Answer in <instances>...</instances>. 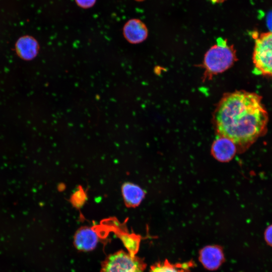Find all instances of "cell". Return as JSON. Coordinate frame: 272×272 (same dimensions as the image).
I'll return each instance as SVG.
<instances>
[{"instance_id": "cell-11", "label": "cell", "mask_w": 272, "mask_h": 272, "mask_svg": "<svg viewBox=\"0 0 272 272\" xmlns=\"http://www.w3.org/2000/svg\"><path fill=\"white\" fill-rule=\"evenodd\" d=\"M194 264L192 261L173 263L165 259L153 264L149 272H190Z\"/></svg>"}, {"instance_id": "cell-17", "label": "cell", "mask_w": 272, "mask_h": 272, "mask_svg": "<svg viewBox=\"0 0 272 272\" xmlns=\"http://www.w3.org/2000/svg\"><path fill=\"white\" fill-rule=\"evenodd\" d=\"M135 1H143L144 0H135Z\"/></svg>"}, {"instance_id": "cell-3", "label": "cell", "mask_w": 272, "mask_h": 272, "mask_svg": "<svg viewBox=\"0 0 272 272\" xmlns=\"http://www.w3.org/2000/svg\"><path fill=\"white\" fill-rule=\"evenodd\" d=\"M146 267L141 258L121 250L106 257L100 272H144Z\"/></svg>"}, {"instance_id": "cell-2", "label": "cell", "mask_w": 272, "mask_h": 272, "mask_svg": "<svg viewBox=\"0 0 272 272\" xmlns=\"http://www.w3.org/2000/svg\"><path fill=\"white\" fill-rule=\"evenodd\" d=\"M236 59L235 50L226 40L219 38L217 43L206 52L203 60L206 73L209 75L223 73L231 67Z\"/></svg>"}, {"instance_id": "cell-6", "label": "cell", "mask_w": 272, "mask_h": 272, "mask_svg": "<svg viewBox=\"0 0 272 272\" xmlns=\"http://www.w3.org/2000/svg\"><path fill=\"white\" fill-rule=\"evenodd\" d=\"M99 240L97 231L93 227L84 226L80 228L75 234L74 245L78 250L88 252L96 247Z\"/></svg>"}, {"instance_id": "cell-10", "label": "cell", "mask_w": 272, "mask_h": 272, "mask_svg": "<svg viewBox=\"0 0 272 272\" xmlns=\"http://www.w3.org/2000/svg\"><path fill=\"white\" fill-rule=\"evenodd\" d=\"M121 194L126 206L138 207L145 197V192L140 186L131 182H125L121 186Z\"/></svg>"}, {"instance_id": "cell-8", "label": "cell", "mask_w": 272, "mask_h": 272, "mask_svg": "<svg viewBox=\"0 0 272 272\" xmlns=\"http://www.w3.org/2000/svg\"><path fill=\"white\" fill-rule=\"evenodd\" d=\"M230 139L219 136L214 142L212 146V153L215 159L222 162L231 160L235 156L237 148Z\"/></svg>"}, {"instance_id": "cell-12", "label": "cell", "mask_w": 272, "mask_h": 272, "mask_svg": "<svg viewBox=\"0 0 272 272\" xmlns=\"http://www.w3.org/2000/svg\"><path fill=\"white\" fill-rule=\"evenodd\" d=\"M121 239L128 252L135 255L140 247V237L134 234L121 235Z\"/></svg>"}, {"instance_id": "cell-1", "label": "cell", "mask_w": 272, "mask_h": 272, "mask_svg": "<svg viewBox=\"0 0 272 272\" xmlns=\"http://www.w3.org/2000/svg\"><path fill=\"white\" fill-rule=\"evenodd\" d=\"M220 136L231 140L237 146H249L265 130L268 115L260 96L243 91L225 95L214 115Z\"/></svg>"}, {"instance_id": "cell-16", "label": "cell", "mask_w": 272, "mask_h": 272, "mask_svg": "<svg viewBox=\"0 0 272 272\" xmlns=\"http://www.w3.org/2000/svg\"><path fill=\"white\" fill-rule=\"evenodd\" d=\"M211 1L214 4H219V3H222L226 0H211Z\"/></svg>"}, {"instance_id": "cell-4", "label": "cell", "mask_w": 272, "mask_h": 272, "mask_svg": "<svg viewBox=\"0 0 272 272\" xmlns=\"http://www.w3.org/2000/svg\"><path fill=\"white\" fill-rule=\"evenodd\" d=\"M253 60L258 74L272 76V32L255 37Z\"/></svg>"}, {"instance_id": "cell-7", "label": "cell", "mask_w": 272, "mask_h": 272, "mask_svg": "<svg viewBox=\"0 0 272 272\" xmlns=\"http://www.w3.org/2000/svg\"><path fill=\"white\" fill-rule=\"evenodd\" d=\"M123 35L130 43L139 44L146 39L148 31L146 25L142 21L138 19H131L124 24Z\"/></svg>"}, {"instance_id": "cell-15", "label": "cell", "mask_w": 272, "mask_h": 272, "mask_svg": "<svg viewBox=\"0 0 272 272\" xmlns=\"http://www.w3.org/2000/svg\"><path fill=\"white\" fill-rule=\"evenodd\" d=\"M264 237L266 243L272 246V225L267 227L264 232Z\"/></svg>"}, {"instance_id": "cell-5", "label": "cell", "mask_w": 272, "mask_h": 272, "mask_svg": "<svg viewBox=\"0 0 272 272\" xmlns=\"http://www.w3.org/2000/svg\"><path fill=\"white\" fill-rule=\"evenodd\" d=\"M198 259L202 266L210 270L218 269L225 260L223 249L218 245L202 248L199 251Z\"/></svg>"}, {"instance_id": "cell-13", "label": "cell", "mask_w": 272, "mask_h": 272, "mask_svg": "<svg viewBox=\"0 0 272 272\" xmlns=\"http://www.w3.org/2000/svg\"><path fill=\"white\" fill-rule=\"evenodd\" d=\"M86 195L84 190L80 188L77 190L72 196V202L74 206L78 208L81 207L86 200Z\"/></svg>"}, {"instance_id": "cell-14", "label": "cell", "mask_w": 272, "mask_h": 272, "mask_svg": "<svg viewBox=\"0 0 272 272\" xmlns=\"http://www.w3.org/2000/svg\"><path fill=\"white\" fill-rule=\"evenodd\" d=\"M77 5L83 9H89L92 7L96 0H75Z\"/></svg>"}, {"instance_id": "cell-9", "label": "cell", "mask_w": 272, "mask_h": 272, "mask_svg": "<svg viewBox=\"0 0 272 272\" xmlns=\"http://www.w3.org/2000/svg\"><path fill=\"white\" fill-rule=\"evenodd\" d=\"M17 55L24 60H31L38 53L39 45L33 37L26 35L20 37L15 45Z\"/></svg>"}]
</instances>
